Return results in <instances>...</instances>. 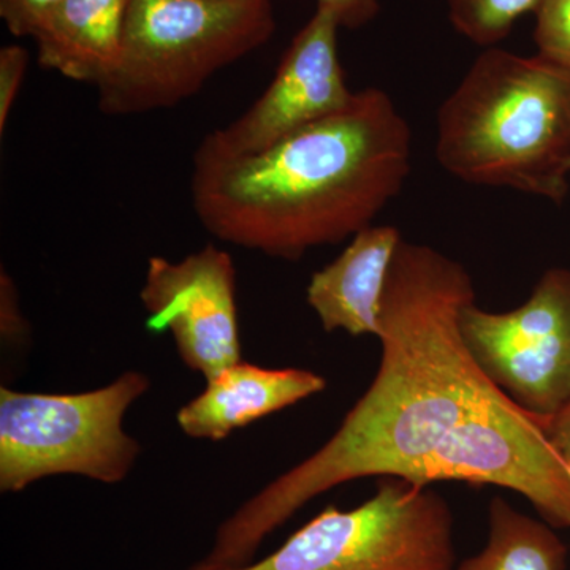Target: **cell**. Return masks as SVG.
I'll list each match as a JSON object with an SVG mask.
<instances>
[{
  "label": "cell",
  "mask_w": 570,
  "mask_h": 570,
  "mask_svg": "<svg viewBox=\"0 0 570 570\" xmlns=\"http://www.w3.org/2000/svg\"><path fill=\"white\" fill-rule=\"evenodd\" d=\"M475 288L460 262L401 242L382 298V356L370 389L332 438L243 502L214 534L204 566L242 568L321 494L366 478L463 482L515 491L570 530V469L534 415L480 370L461 336Z\"/></svg>",
  "instance_id": "obj_1"
},
{
  "label": "cell",
  "mask_w": 570,
  "mask_h": 570,
  "mask_svg": "<svg viewBox=\"0 0 570 570\" xmlns=\"http://www.w3.org/2000/svg\"><path fill=\"white\" fill-rule=\"evenodd\" d=\"M412 134L392 97L355 92L344 110L258 154L202 140L194 153L195 216L224 243L296 262L373 225L403 190Z\"/></svg>",
  "instance_id": "obj_2"
},
{
  "label": "cell",
  "mask_w": 570,
  "mask_h": 570,
  "mask_svg": "<svg viewBox=\"0 0 570 570\" xmlns=\"http://www.w3.org/2000/svg\"><path fill=\"white\" fill-rule=\"evenodd\" d=\"M436 159L461 181L562 204L570 178V70L485 48L438 110Z\"/></svg>",
  "instance_id": "obj_3"
},
{
  "label": "cell",
  "mask_w": 570,
  "mask_h": 570,
  "mask_svg": "<svg viewBox=\"0 0 570 570\" xmlns=\"http://www.w3.org/2000/svg\"><path fill=\"white\" fill-rule=\"evenodd\" d=\"M275 31L273 0H130L118 67L96 86L99 110L174 108Z\"/></svg>",
  "instance_id": "obj_4"
},
{
  "label": "cell",
  "mask_w": 570,
  "mask_h": 570,
  "mask_svg": "<svg viewBox=\"0 0 570 570\" xmlns=\"http://www.w3.org/2000/svg\"><path fill=\"white\" fill-rule=\"evenodd\" d=\"M151 389L141 371L80 393L0 387V491L21 493L41 479L78 475L116 485L141 453L124 417Z\"/></svg>",
  "instance_id": "obj_5"
},
{
  "label": "cell",
  "mask_w": 570,
  "mask_h": 570,
  "mask_svg": "<svg viewBox=\"0 0 570 570\" xmlns=\"http://www.w3.org/2000/svg\"><path fill=\"white\" fill-rule=\"evenodd\" d=\"M455 520L436 490L385 478L358 508L328 505L264 560L186 570H453Z\"/></svg>",
  "instance_id": "obj_6"
},
{
  "label": "cell",
  "mask_w": 570,
  "mask_h": 570,
  "mask_svg": "<svg viewBox=\"0 0 570 570\" xmlns=\"http://www.w3.org/2000/svg\"><path fill=\"white\" fill-rule=\"evenodd\" d=\"M461 336L487 377L517 406L547 420L570 401V269H547L530 298L505 313L474 303Z\"/></svg>",
  "instance_id": "obj_7"
},
{
  "label": "cell",
  "mask_w": 570,
  "mask_h": 570,
  "mask_svg": "<svg viewBox=\"0 0 570 570\" xmlns=\"http://www.w3.org/2000/svg\"><path fill=\"white\" fill-rule=\"evenodd\" d=\"M140 299L148 332L171 333L184 365L205 381L243 360L236 268L219 247L206 245L179 262L154 255Z\"/></svg>",
  "instance_id": "obj_8"
},
{
  "label": "cell",
  "mask_w": 570,
  "mask_h": 570,
  "mask_svg": "<svg viewBox=\"0 0 570 570\" xmlns=\"http://www.w3.org/2000/svg\"><path fill=\"white\" fill-rule=\"evenodd\" d=\"M340 28L332 13L317 9L292 40L272 85L257 102L204 140L234 156L258 154L344 110L355 92L348 89L340 61Z\"/></svg>",
  "instance_id": "obj_9"
},
{
  "label": "cell",
  "mask_w": 570,
  "mask_h": 570,
  "mask_svg": "<svg viewBox=\"0 0 570 570\" xmlns=\"http://www.w3.org/2000/svg\"><path fill=\"white\" fill-rule=\"evenodd\" d=\"M325 389V377L314 371L265 367L239 360L208 379L204 392L179 409L176 422L187 438L219 442Z\"/></svg>",
  "instance_id": "obj_10"
},
{
  "label": "cell",
  "mask_w": 570,
  "mask_h": 570,
  "mask_svg": "<svg viewBox=\"0 0 570 570\" xmlns=\"http://www.w3.org/2000/svg\"><path fill=\"white\" fill-rule=\"evenodd\" d=\"M403 235L395 225H370L332 264L311 276L307 305L326 333L379 336L390 266Z\"/></svg>",
  "instance_id": "obj_11"
},
{
  "label": "cell",
  "mask_w": 570,
  "mask_h": 570,
  "mask_svg": "<svg viewBox=\"0 0 570 570\" xmlns=\"http://www.w3.org/2000/svg\"><path fill=\"white\" fill-rule=\"evenodd\" d=\"M130 0H62L33 33L39 63L99 86L118 67Z\"/></svg>",
  "instance_id": "obj_12"
},
{
  "label": "cell",
  "mask_w": 570,
  "mask_h": 570,
  "mask_svg": "<svg viewBox=\"0 0 570 570\" xmlns=\"http://www.w3.org/2000/svg\"><path fill=\"white\" fill-rule=\"evenodd\" d=\"M568 547L551 524L519 512L508 499L489 505L485 547L456 570H566Z\"/></svg>",
  "instance_id": "obj_13"
},
{
  "label": "cell",
  "mask_w": 570,
  "mask_h": 570,
  "mask_svg": "<svg viewBox=\"0 0 570 570\" xmlns=\"http://www.w3.org/2000/svg\"><path fill=\"white\" fill-rule=\"evenodd\" d=\"M543 0H448L455 31L482 48L508 39L524 14L535 13Z\"/></svg>",
  "instance_id": "obj_14"
},
{
  "label": "cell",
  "mask_w": 570,
  "mask_h": 570,
  "mask_svg": "<svg viewBox=\"0 0 570 570\" xmlns=\"http://www.w3.org/2000/svg\"><path fill=\"white\" fill-rule=\"evenodd\" d=\"M534 14L538 56L570 70V0H543Z\"/></svg>",
  "instance_id": "obj_15"
},
{
  "label": "cell",
  "mask_w": 570,
  "mask_h": 570,
  "mask_svg": "<svg viewBox=\"0 0 570 570\" xmlns=\"http://www.w3.org/2000/svg\"><path fill=\"white\" fill-rule=\"evenodd\" d=\"M28 51L20 45H9L0 50V134L6 130L11 108L24 80Z\"/></svg>",
  "instance_id": "obj_16"
},
{
  "label": "cell",
  "mask_w": 570,
  "mask_h": 570,
  "mask_svg": "<svg viewBox=\"0 0 570 570\" xmlns=\"http://www.w3.org/2000/svg\"><path fill=\"white\" fill-rule=\"evenodd\" d=\"M62 0H0V18L14 37H33Z\"/></svg>",
  "instance_id": "obj_17"
},
{
  "label": "cell",
  "mask_w": 570,
  "mask_h": 570,
  "mask_svg": "<svg viewBox=\"0 0 570 570\" xmlns=\"http://www.w3.org/2000/svg\"><path fill=\"white\" fill-rule=\"evenodd\" d=\"M0 328L3 346L14 347L29 335L28 322L22 314L20 294L6 268L0 273Z\"/></svg>",
  "instance_id": "obj_18"
},
{
  "label": "cell",
  "mask_w": 570,
  "mask_h": 570,
  "mask_svg": "<svg viewBox=\"0 0 570 570\" xmlns=\"http://www.w3.org/2000/svg\"><path fill=\"white\" fill-rule=\"evenodd\" d=\"M317 9L328 11L341 28H360L376 18L377 0H317Z\"/></svg>",
  "instance_id": "obj_19"
},
{
  "label": "cell",
  "mask_w": 570,
  "mask_h": 570,
  "mask_svg": "<svg viewBox=\"0 0 570 570\" xmlns=\"http://www.w3.org/2000/svg\"><path fill=\"white\" fill-rule=\"evenodd\" d=\"M540 425H542L551 448L570 468V401L550 419L540 420Z\"/></svg>",
  "instance_id": "obj_20"
},
{
  "label": "cell",
  "mask_w": 570,
  "mask_h": 570,
  "mask_svg": "<svg viewBox=\"0 0 570 570\" xmlns=\"http://www.w3.org/2000/svg\"><path fill=\"white\" fill-rule=\"evenodd\" d=\"M273 2H275V0H273Z\"/></svg>",
  "instance_id": "obj_21"
}]
</instances>
